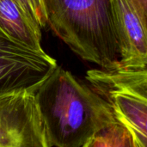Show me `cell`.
Listing matches in <instances>:
<instances>
[{
	"label": "cell",
	"instance_id": "obj_7",
	"mask_svg": "<svg viewBox=\"0 0 147 147\" xmlns=\"http://www.w3.org/2000/svg\"><path fill=\"white\" fill-rule=\"evenodd\" d=\"M41 28L16 0H0L1 35L30 48L42 51Z\"/></svg>",
	"mask_w": 147,
	"mask_h": 147
},
{
	"label": "cell",
	"instance_id": "obj_2",
	"mask_svg": "<svg viewBox=\"0 0 147 147\" xmlns=\"http://www.w3.org/2000/svg\"><path fill=\"white\" fill-rule=\"evenodd\" d=\"M47 25L82 59L99 68L121 65L112 0H43Z\"/></svg>",
	"mask_w": 147,
	"mask_h": 147
},
{
	"label": "cell",
	"instance_id": "obj_4",
	"mask_svg": "<svg viewBox=\"0 0 147 147\" xmlns=\"http://www.w3.org/2000/svg\"><path fill=\"white\" fill-rule=\"evenodd\" d=\"M36 89L0 94V147H51Z\"/></svg>",
	"mask_w": 147,
	"mask_h": 147
},
{
	"label": "cell",
	"instance_id": "obj_5",
	"mask_svg": "<svg viewBox=\"0 0 147 147\" xmlns=\"http://www.w3.org/2000/svg\"><path fill=\"white\" fill-rule=\"evenodd\" d=\"M57 60L0 34V94L35 89L57 67Z\"/></svg>",
	"mask_w": 147,
	"mask_h": 147
},
{
	"label": "cell",
	"instance_id": "obj_8",
	"mask_svg": "<svg viewBox=\"0 0 147 147\" xmlns=\"http://www.w3.org/2000/svg\"><path fill=\"white\" fill-rule=\"evenodd\" d=\"M86 147H136L129 130L117 120L98 131Z\"/></svg>",
	"mask_w": 147,
	"mask_h": 147
},
{
	"label": "cell",
	"instance_id": "obj_1",
	"mask_svg": "<svg viewBox=\"0 0 147 147\" xmlns=\"http://www.w3.org/2000/svg\"><path fill=\"white\" fill-rule=\"evenodd\" d=\"M50 146L86 147L115 121L109 103L88 84L57 65L35 90Z\"/></svg>",
	"mask_w": 147,
	"mask_h": 147
},
{
	"label": "cell",
	"instance_id": "obj_3",
	"mask_svg": "<svg viewBox=\"0 0 147 147\" xmlns=\"http://www.w3.org/2000/svg\"><path fill=\"white\" fill-rule=\"evenodd\" d=\"M85 78L129 130L135 146L147 147V65L90 69Z\"/></svg>",
	"mask_w": 147,
	"mask_h": 147
},
{
	"label": "cell",
	"instance_id": "obj_9",
	"mask_svg": "<svg viewBox=\"0 0 147 147\" xmlns=\"http://www.w3.org/2000/svg\"><path fill=\"white\" fill-rule=\"evenodd\" d=\"M134 1L147 28V0H134Z\"/></svg>",
	"mask_w": 147,
	"mask_h": 147
},
{
	"label": "cell",
	"instance_id": "obj_6",
	"mask_svg": "<svg viewBox=\"0 0 147 147\" xmlns=\"http://www.w3.org/2000/svg\"><path fill=\"white\" fill-rule=\"evenodd\" d=\"M121 65H147V28L134 0H112Z\"/></svg>",
	"mask_w": 147,
	"mask_h": 147
}]
</instances>
